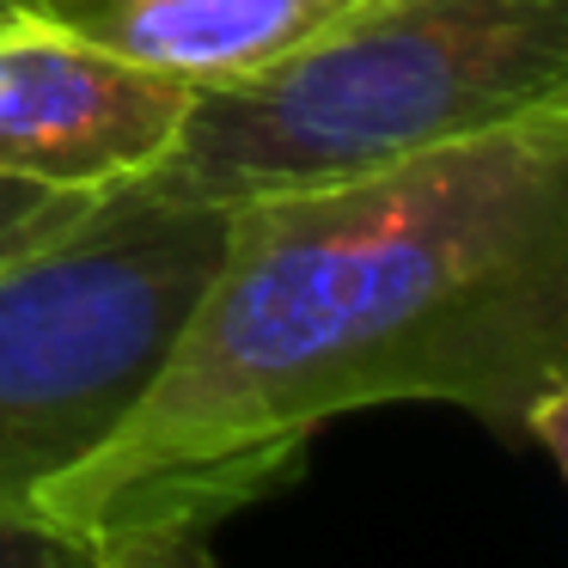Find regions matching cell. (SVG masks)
Here are the masks:
<instances>
[{"instance_id":"cell-1","label":"cell","mask_w":568,"mask_h":568,"mask_svg":"<svg viewBox=\"0 0 568 568\" xmlns=\"http://www.w3.org/2000/svg\"><path fill=\"white\" fill-rule=\"evenodd\" d=\"M379 404H453L562 458L568 104L239 202L148 392L31 514L80 538L214 531L287 489L324 422Z\"/></svg>"},{"instance_id":"cell-2","label":"cell","mask_w":568,"mask_h":568,"mask_svg":"<svg viewBox=\"0 0 568 568\" xmlns=\"http://www.w3.org/2000/svg\"><path fill=\"white\" fill-rule=\"evenodd\" d=\"M550 104H568V0H361L275 68L196 92L135 184L239 209L392 172Z\"/></svg>"},{"instance_id":"cell-3","label":"cell","mask_w":568,"mask_h":568,"mask_svg":"<svg viewBox=\"0 0 568 568\" xmlns=\"http://www.w3.org/2000/svg\"><path fill=\"white\" fill-rule=\"evenodd\" d=\"M233 209L116 184L50 245L0 263V514L74 470L160 373Z\"/></svg>"},{"instance_id":"cell-4","label":"cell","mask_w":568,"mask_h":568,"mask_svg":"<svg viewBox=\"0 0 568 568\" xmlns=\"http://www.w3.org/2000/svg\"><path fill=\"white\" fill-rule=\"evenodd\" d=\"M196 87L129 68L38 13L0 26V178L43 190L135 184L178 141Z\"/></svg>"},{"instance_id":"cell-5","label":"cell","mask_w":568,"mask_h":568,"mask_svg":"<svg viewBox=\"0 0 568 568\" xmlns=\"http://www.w3.org/2000/svg\"><path fill=\"white\" fill-rule=\"evenodd\" d=\"M361 0H38V19L178 87H239Z\"/></svg>"},{"instance_id":"cell-6","label":"cell","mask_w":568,"mask_h":568,"mask_svg":"<svg viewBox=\"0 0 568 568\" xmlns=\"http://www.w3.org/2000/svg\"><path fill=\"white\" fill-rule=\"evenodd\" d=\"M99 196L104 190H43V184L0 178V263H13L19 251L50 245V239L68 233Z\"/></svg>"},{"instance_id":"cell-7","label":"cell","mask_w":568,"mask_h":568,"mask_svg":"<svg viewBox=\"0 0 568 568\" xmlns=\"http://www.w3.org/2000/svg\"><path fill=\"white\" fill-rule=\"evenodd\" d=\"M92 568H221L202 526H123L92 538Z\"/></svg>"},{"instance_id":"cell-8","label":"cell","mask_w":568,"mask_h":568,"mask_svg":"<svg viewBox=\"0 0 568 568\" xmlns=\"http://www.w3.org/2000/svg\"><path fill=\"white\" fill-rule=\"evenodd\" d=\"M0 568H92V538L19 507V514H0Z\"/></svg>"},{"instance_id":"cell-9","label":"cell","mask_w":568,"mask_h":568,"mask_svg":"<svg viewBox=\"0 0 568 568\" xmlns=\"http://www.w3.org/2000/svg\"><path fill=\"white\" fill-rule=\"evenodd\" d=\"M26 13H38V0H0V26H13Z\"/></svg>"}]
</instances>
